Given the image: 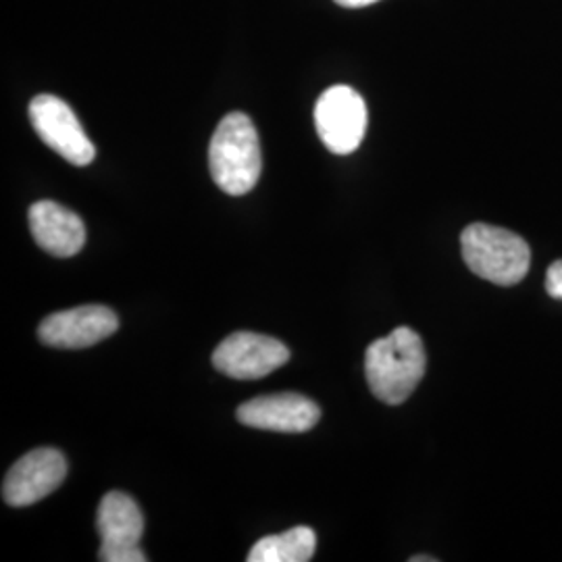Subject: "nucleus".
I'll return each mask as SVG.
<instances>
[{"label": "nucleus", "instance_id": "1a4fd4ad", "mask_svg": "<svg viewBox=\"0 0 562 562\" xmlns=\"http://www.w3.org/2000/svg\"><path fill=\"white\" fill-rule=\"evenodd\" d=\"M67 475V461L55 448H38L15 462L2 483L9 506H32L59 487Z\"/></svg>", "mask_w": 562, "mask_h": 562}, {"label": "nucleus", "instance_id": "2eb2a0df", "mask_svg": "<svg viewBox=\"0 0 562 562\" xmlns=\"http://www.w3.org/2000/svg\"><path fill=\"white\" fill-rule=\"evenodd\" d=\"M413 562H434L436 559H431V557H413L411 559Z\"/></svg>", "mask_w": 562, "mask_h": 562}, {"label": "nucleus", "instance_id": "7ed1b4c3", "mask_svg": "<svg viewBox=\"0 0 562 562\" xmlns=\"http://www.w3.org/2000/svg\"><path fill=\"white\" fill-rule=\"evenodd\" d=\"M462 259L482 280L515 285L527 276L531 250L521 236L487 223L469 225L461 236Z\"/></svg>", "mask_w": 562, "mask_h": 562}, {"label": "nucleus", "instance_id": "4468645a", "mask_svg": "<svg viewBox=\"0 0 562 562\" xmlns=\"http://www.w3.org/2000/svg\"><path fill=\"white\" fill-rule=\"evenodd\" d=\"M340 7L346 9H361V7H369V4H375L378 0H336Z\"/></svg>", "mask_w": 562, "mask_h": 562}, {"label": "nucleus", "instance_id": "ddd939ff", "mask_svg": "<svg viewBox=\"0 0 562 562\" xmlns=\"http://www.w3.org/2000/svg\"><path fill=\"white\" fill-rule=\"evenodd\" d=\"M546 290L552 299L562 301V261L554 262L546 276Z\"/></svg>", "mask_w": 562, "mask_h": 562}, {"label": "nucleus", "instance_id": "9d476101", "mask_svg": "<svg viewBox=\"0 0 562 562\" xmlns=\"http://www.w3.org/2000/svg\"><path fill=\"white\" fill-rule=\"evenodd\" d=\"M322 419V408L306 396L283 392L244 402L238 422L255 429L278 434H306Z\"/></svg>", "mask_w": 562, "mask_h": 562}, {"label": "nucleus", "instance_id": "f8f14e48", "mask_svg": "<svg viewBox=\"0 0 562 562\" xmlns=\"http://www.w3.org/2000/svg\"><path fill=\"white\" fill-rule=\"evenodd\" d=\"M317 536L311 527L301 525L280 536H267L252 546L248 562H308L315 554Z\"/></svg>", "mask_w": 562, "mask_h": 562}, {"label": "nucleus", "instance_id": "f257e3e1", "mask_svg": "<svg viewBox=\"0 0 562 562\" xmlns=\"http://www.w3.org/2000/svg\"><path fill=\"white\" fill-rule=\"evenodd\" d=\"M425 369V346L411 327H398L382 340L373 341L364 355V375L373 396L394 406L413 396Z\"/></svg>", "mask_w": 562, "mask_h": 562}, {"label": "nucleus", "instance_id": "0eeeda50", "mask_svg": "<svg viewBox=\"0 0 562 562\" xmlns=\"http://www.w3.org/2000/svg\"><path fill=\"white\" fill-rule=\"evenodd\" d=\"M290 361V350L283 341L238 331L227 336L213 352L215 369L234 380H261Z\"/></svg>", "mask_w": 562, "mask_h": 562}, {"label": "nucleus", "instance_id": "423d86ee", "mask_svg": "<svg viewBox=\"0 0 562 562\" xmlns=\"http://www.w3.org/2000/svg\"><path fill=\"white\" fill-rule=\"evenodd\" d=\"M97 529L101 536L102 562H146L140 540L144 517L138 504L123 492H109L97 513Z\"/></svg>", "mask_w": 562, "mask_h": 562}, {"label": "nucleus", "instance_id": "6e6552de", "mask_svg": "<svg viewBox=\"0 0 562 562\" xmlns=\"http://www.w3.org/2000/svg\"><path fill=\"white\" fill-rule=\"evenodd\" d=\"M117 327L120 319L109 306L86 304L46 317L38 327V338L50 348L80 350L106 340Z\"/></svg>", "mask_w": 562, "mask_h": 562}, {"label": "nucleus", "instance_id": "9b49d317", "mask_svg": "<svg viewBox=\"0 0 562 562\" xmlns=\"http://www.w3.org/2000/svg\"><path fill=\"white\" fill-rule=\"evenodd\" d=\"M27 220L36 244L53 257H74L86 244V227L80 217L59 202L41 201L32 204Z\"/></svg>", "mask_w": 562, "mask_h": 562}, {"label": "nucleus", "instance_id": "39448f33", "mask_svg": "<svg viewBox=\"0 0 562 562\" xmlns=\"http://www.w3.org/2000/svg\"><path fill=\"white\" fill-rule=\"evenodd\" d=\"M30 121L41 140L65 161L86 167L94 161L97 148L88 138L71 106L59 97L41 94L30 102Z\"/></svg>", "mask_w": 562, "mask_h": 562}, {"label": "nucleus", "instance_id": "20e7f679", "mask_svg": "<svg viewBox=\"0 0 562 562\" xmlns=\"http://www.w3.org/2000/svg\"><path fill=\"white\" fill-rule=\"evenodd\" d=\"M315 125L327 150L350 155L361 146L367 132V104L350 86H331L317 101Z\"/></svg>", "mask_w": 562, "mask_h": 562}, {"label": "nucleus", "instance_id": "f03ea898", "mask_svg": "<svg viewBox=\"0 0 562 562\" xmlns=\"http://www.w3.org/2000/svg\"><path fill=\"white\" fill-rule=\"evenodd\" d=\"M209 167L215 183L229 196L248 194L261 178L259 132L244 113H229L217 125L209 146Z\"/></svg>", "mask_w": 562, "mask_h": 562}]
</instances>
